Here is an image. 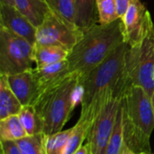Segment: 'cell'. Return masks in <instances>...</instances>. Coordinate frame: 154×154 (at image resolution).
<instances>
[{
	"label": "cell",
	"instance_id": "obj_3",
	"mask_svg": "<svg viewBox=\"0 0 154 154\" xmlns=\"http://www.w3.org/2000/svg\"><path fill=\"white\" fill-rule=\"evenodd\" d=\"M121 104L126 147L136 154L150 153L154 129L152 97L141 87L132 86L125 93Z\"/></svg>",
	"mask_w": 154,
	"mask_h": 154
},
{
	"label": "cell",
	"instance_id": "obj_26",
	"mask_svg": "<svg viewBox=\"0 0 154 154\" xmlns=\"http://www.w3.org/2000/svg\"><path fill=\"white\" fill-rule=\"evenodd\" d=\"M134 0H117V5H118V14L120 18L124 16L125 14L126 10L130 6V5L134 2Z\"/></svg>",
	"mask_w": 154,
	"mask_h": 154
},
{
	"label": "cell",
	"instance_id": "obj_19",
	"mask_svg": "<svg viewBox=\"0 0 154 154\" xmlns=\"http://www.w3.org/2000/svg\"><path fill=\"white\" fill-rule=\"evenodd\" d=\"M125 148L126 145L125 143L124 126H123V108H122V104L120 103L115 126L107 145L106 154H124Z\"/></svg>",
	"mask_w": 154,
	"mask_h": 154
},
{
	"label": "cell",
	"instance_id": "obj_20",
	"mask_svg": "<svg viewBox=\"0 0 154 154\" xmlns=\"http://www.w3.org/2000/svg\"><path fill=\"white\" fill-rule=\"evenodd\" d=\"M18 116L27 135L43 134L42 122L32 105L23 106Z\"/></svg>",
	"mask_w": 154,
	"mask_h": 154
},
{
	"label": "cell",
	"instance_id": "obj_30",
	"mask_svg": "<svg viewBox=\"0 0 154 154\" xmlns=\"http://www.w3.org/2000/svg\"><path fill=\"white\" fill-rule=\"evenodd\" d=\"M152 108H153V113H154V94L152 97Z\"/></svg>",
	"mask_w": 154,
	"mask_h": 154
},
{
	"label": "cell",
	"instance_id": "obj_24",
	"mask_svg": "<svg viewBox=\"0 0 154 154\" xmlns=\"http://www.w3.org/2000/svg\"><path fill=\"white\" fill-rule=\"evenodd\" d=\"M88 130L81 125L76 124L73 133L69 137L62 154H74L81 146L83 142L88 138Z\"/></svg>",
	"mask_w": 154,
	"mask_h": 154
},
{
	"label": "cell",
	"instance_id": "obj_6",
	"mask_svg": "<svg viewBox=\"0 0 154 154\" xmlns=\"http://www.w3.org/2000/svg\"><path fill=\"white\" fill-rule=\"evenodd\" d=\"M33 46L24 38L0 26V75L32 69Z\"/></svg>",
	"mask_w": 154,
	"mask_h": 154
},
{
	"label": "cell",
	"instance_id": "obj_21",
	"mask_svg": "<svg viewBox=\"0 0 154 154\" xmlns=\"http://www.w3.org/2000/svg\"><path fill=\"white\" fill-rule=\"evenodd\" d=\"M14 142L19 146L22 154H46L44 134L27 135Z\"/></svg>",
	"mask_w": 154,
	"mask_h": 154
},
{
	"label": "cell",
	"instance_id": "obj_27",
	"mask_svg": "<svg viewBox=\"0 0 154 154\" xmlns=\"http://www.w3.org/2000/svg\"><path fill=\"white\" fill-rule=\"evenodd\" d=\"M74 154H90V149H89V144L87 143V144L82 145Z\"/></svg>",
	"mask_w": 154,
	"mask_h": 154
},
{
	"label": "cell",
	"instance_id": "obj_4",
	"mask_svg": "<svg viewBox=\"0 0 154 154\" xmlns=\"http://www.w3.org/2000/svg\"><path fill=\"white\" fill-rule=\"evenodd\" d=\"M79 78L78 73L69 74L63 79L42 89L32 103L42 122L44 134L60 132L70 118L74 110L72 94L79 83Z\"/></svg>",
	"mask_w": 154,
	"mask_h": 154
},
{
	"label": "cell",
	"instance_id": "obj_15",
	"mask_svg": "<svg viewBox=\"0 0 154 154\" xmlns=\"http://www.w3.org/2000/svg\"><path fill=\"white\" fill-rule=\"evenodd\" d=\"M23 105L11 90L5 75H0V120L18 116Z\"/></svg>",
	"mask_w": 154,
	"mask_h": 154
},
{
	"label": "cell",
	"instance_id": "obj_31",
	"mask_svg": "<svg viewBox=\"0 0 154 154\" xmlns=\"http://www.w3.org/2000/svg\"><path fill=\"white\" fill-rule=\"evenodd\" d=\"M140 154H150V153H147V152H142V153Z\"/></svg>",
	"mask_w": 154,
	"mask_h": 154
},
{
	"label": "cell",
	"instance_id": "obj_10",
	"mask_svg": "<svg viewBox=\"0 0 154 154\" xmlns=\"http://www.w3.org/2000/svg\"><path fill=\"white\" fill-rule=\"evenodd\" d=\"M0 26L24 38L32 46L35 45L37 27L16 7L0 4Z\"/></svg>",
	"mask_w": 154,
	"mask_h": 154
},
{
	"label": "cell",
	"instance_id": "obj_9",
	"mask_svg": "<svg viewBox=\"0 0 154 154\" xmlns=\"http://www.w3.org/2000/svg\"><path fill=\"white\" fill-rule=\"evenodd\" d=\"M121 19L125 42L130 47L141 44L154 26L148 9L140 0H134Z\"/></svg>",
	"mask_w": 154,
	"mask_h": 154
},
{
	"label": "cell",
	"instance_id": "obj_22",
	"mask_svg": "<svg viewBox=\"0 0 154 154\" xmlns=\"http://www.w3.org/2000/svg\"><path fill=\"white\" fill-rule=\"evenodd\" d=\"M73 130L74 126L72 128L67 129L65 131H60L53 134H45L46 154H62L69 137L73 133Z\"/></svg>",
	"mask_w": 154,
	"mask_h": 154
},
{
	"label": "cell",
	"instance_id": "obj_7",
	"mask_svg": "<svg viewBox=\"0 0 154 154\" xmlns=\"http://www.w3.org/2000/svg\"><path fill=\"white\" fill-rule=\"evenodd\" d=\"M83 35L84 32L79 27L68 24L51 12L37 27L35 45L60 46L70 52Z\"/></svg>",
	"mask_w": 154,
	"mask_h": 154
},
{
	"label": "cell",
	"instance_id": "obj_16",
	"mask_svg": "<svg viewBox=\"0 0 154 154\" xmlns=\"http://www.w3.org/2000/svg\"><path fill=\"white\" fill-rule=\"evenodd\" d=\"M76 25L83 32L98 22L97 0H75Z\"/></svg>",
	"mask_w": 154,
	"mask_h": 154
},
{
	"label": "cell",
	"instance_id": "obj_13",
	"mask_svg": "<svg viewBox=\"0 0 154 154\" xmlns=\"http://www.w3.org/2000/svg\"><path fill=\"white\" fill-rule=\"evenodd\" d=\"M14 7L25 15L35 26H40L51 10L45 0H14Z\"/></svg>",
	"mask_w": 154,
	"mask_h": 154
},
{
	"label": "cell",
	"instance_id": "obj_29",
	"mask_svg": "<svg viewBox=\"0 0 154 154\" xmlns=\"http://www.w3.org/2000/svg\"><path fill=\"white\" fill-rule=\"evenodd\" d=\"M124 154H136L135 152H132L129 148H125V152H124Z\"/></svg>",
	"mask_w": 154,
	"mask_h": 154
},
{
	"label": "cell",
	"instance_id": "obj_18",
	"mask_svg": "<svg viewBox=\"0 0 154 154\" xmlns=\"http://www.w3.org/2000/svg\"><path fill=\"white\" fill-rule=\"evenodd\" d=\"M27 136L18 116H10L0 120L1 140L16 141Z\"/></svg>",
	"mask_w": 154,
	"mask_h": 154
},
{
	"label": "cell",
	"instance_id": "obj_8",
	"mask_svg": "<svg viewBox=\"0 0 154 154\" xmlns=\"http://www.w3.org/2000/svg\"><path fill=\"white\" fill-rule=\"evenodd\" d=\"M123 96H111L94 120L88 134L90 154H106L107 145L115 126Z\"/></svg>",
	"mask_w": 154,
	"mask_h": 154
},
{
	"label": "cell",
	"instance_id": "obj_14",
	"mask_svg": "<svg viewBox=\"0 0 154 154\" xmlns=\"http://www.w3.org/2000/svg\"><path fill=\"white\" fill-rule=\"evenodd\" d=\"M69 51L55 45H34L33 60L36 68L51 65L67 60Z\"/></svg>",
	"mask_w": 154,
	"mask_h": 154
},
{
	"label": "cell",
	"instance_id": "obj_2",
	"mask_svg": "<svg viewBox=\"0 0 154 154\" xmlns=\"http://www.w3.org/2000/svg\"><path fill=\"white\" fill-rule=\"evenodd\" d=\"M125 42L121 18L108 24L96 23L84 32L82 39L69 53L71 73L83 77L100 65L121 43Z\"/></svg>",
	"mask_w": 154,
	"mask_h": 154
},
{
	"label": "cell",
	"instance_id": "obj_28",
	"mask_svg": "<svg viewBox=\"0 0 154 154\" xmlns=\"http://www.w3.org/2000/svg\"><path fill=\"white\" fill-rule=\"evenodd\" d=\"M0 4H2V5H8L14 6V0H0Z\"/></svg>",
	"mask_w": 154,
	"mask_h": 154
},
{
	"label": "cell",
	"instance_id": "obj_12",
	"mask_svg": "<svg viewBox=\"0 0 154 154\" xmlns=\"http://www.w3.org/2000/svg\"><path fill=\"white\" fill-rule=\"evenodd\" d=\"M32 72L39 84V94L42 89L57 83L71 73L69 70V61L67 60L42 68L35 67L32 69Z\"/></svg>",
	"mask_w": 154,
	"mask_h": 154
},
{
	"label": "cell",
	"instance_id": "obj_23",
	"mask_svg": "<svg viewBox=\"0 0 154 154\" xmlns=\"http://www.w3.org/2000/svg\"><path fill=\"white\" fill-rule=\"evenodd\" d=\"M98 23L108 24L119 19L117 0H97Z\"/></svg>",
	"mask_w": 154,
	"mask_h": 154
},
{
	"label": "cell",
	"instance_id": "obj_5",
	"mask_svg": "<svg viewBox=\"0 0 154 154\" xmlns=\"http://www.w3.org/2000/svg\"><path fill=\"white\" fill-rule=\"evenodd\" d=\"M125 71L131 86H138L152 97L154 94V26L137 46L125 54Z\"/></svg>",
	"mask_w": 154,
	"mask_h": 154
},
{
	"label": "cell",
	"instance_id": "obj_17",
	"mask_svg": "<svg viewBox=\"0 0 154 154\" xmlns=\"http://www.w3.org/2000/svg\"><path fill=\"white\" fill-rule=\"evenodd\" d=\"M51 12L60 17L68 24L76 25V2L75 0H45Z\"/></svg>",
	"mask_w": 154,
	"mask_h": 154
},
{
	"label": "cell",
	"instance_id": "obj_11",
	"mask_svg": "<svg viewBox=\"0 0 154 154\" xmlns=\"http://www.w3.org/2000/svg\"><path fill=\"white\" fill-rule=\"evenodd\" d=\"M8 85L23 106L32 105L39 95V84L32 69L6 76Z\"/></svg>",
	"mask_w": 154,
	"mask_h": 154
},
{
	"label": "cell",
	"instance_id": "obj_1",
	"mask_svg": "<svg viewBox=\"0 0 154 154\" xmlns=\"http://www.w3.org/2000/svg\"><path fill=\"white\" fill-rule=\"evenodd\" d=\"M128 46L126 42L121 43L100 65L79 78L84 95L78 124L83 125L88 133L106 100L115 94L124 97L132 87L125 71Z\"/></svg>",
	"mask_w": 154,
	"mask_h": 154
},
{
	"label": "cell",
	"instance_id": "obj_25",
	"mask_svg": "<svg viewBox=\"0 0 154 154\" xmlns=\"http://www.w3.org/2000/svg\"><path fill=\"white\" fill-rule=\"evenodd\" d=\"M0 144L2 154H22L19 146L14 141L1 140Z\"/></svg>",
	"mask_w": 154,
	"mask_h": 154
}]
</instances>
